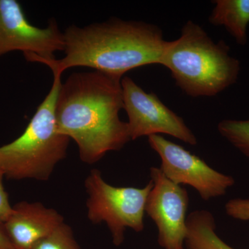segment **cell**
Instances as JSON below:
<instances>
[{"label": "cell", "instance_id": "cell-9", "mask_svg": "<svg viewBox=\"0 0 249 249\" xmlns=\"http://www.w3.org/2000/svg\"><path fill=\"white\" fill-rule=\"evenodd\" d=\"M150 176L153 186L147 196L145 212L158 229L159 245L163 249H185L188 191L168 179L157 167L150 168Z\"/></svg>", "mask_w": 249, "mask_h": 249}, {"label": "cell", "instance_id": "cell-5", "mask_svg": "<svg viewBox=\"0 0 249 249\" xmlns=\"http://www.w3.org/2000/svg\"><path fill=\"white\" fill-rule=\"evenodd\" d=\"M152 186L151 179L141 188L111 186L99 170H91L85 181L88 219L93 224L106 223L113 243L120 246L127 228L137 232L143 231L145 204Z\"/></svg>", "mask_w": 249, "mask_h": 249}, {"label": "cell", "instance_id": "cell-13", "mask_svg": "<svg viewBox=\"0 0 249 249\" xmlns=\"http://www.w3.org/2000/svg\"><path fill=\"white\" fill-rule=\"evenodd\" d=\"M217 129L222 137L249 160V119L222 120Z\"/></svg>", "mask_w": 249, "mask_h": 249}, {"label": "cell", "instance_id": "cell-2", "mask_svg": "<svg viewBox=\"0 0 249 249\" xmlns=\"http://www.w3.org/2000/svg\"><path fill=\"white\" fill-rule=\"evenodd\" d=\"M63 34L65 57L36 62L60 73L86 67L121 79L134 69L160 65L167 44L157 25L119 18L84 27L71 25Z\"/></svg>", "mask_w": 249, "mask_h": 249}, {"label": "cell", "instance_id": "cell-3", "mask_svg": "<svg viewBox=\"0 0 249 249\" xmlns=\"http://www.w3.org/2000/svg\"><path fill=\"white\" fill-rule=\"evenodd\" d=\"M160 65L192 98L217 96L235 84L241 69L240 60L231 55L224 40L214 42L191 20L183 25L178 38L167 41Z\"/></svg>", "mask_w": 249, "mask_h": 249}, {"label": "cell", "instance_id": "cell-7", "mask_svg": "<svg viewBox=\"0 0 249 249\" xmlns=\"http://www.w3.org/2000/svg\"><path fill=\"white\" fill-rule=\"evenodd\" d=\"M121 87L131 140L163 134L189 145L197 144L196 135L182 118L163 104L157 94L147 93L128 76L122 78Z\"/></svg>", "mask_w": 249, "mask_h": 249}, {"label": "cell", "instance_id": "cell-6", "mask_svg": "<svg viewBox=\"0 0 249 249\" xmlns=\"http://www.w3.org/2000/svg\"><path fill=\"white\" fill-rule=\"evenodd\" d=\"M147 140L160 156L163 175L176 184L191 186L203 200L224 196L235 185L232 176L213 169L200 157L160 134L149 136Z\"/></svg>", "mask_w": 249, "mask_h": 249}, {"label": "cell", "instance_id": "cell-1", "mask_svg": "<svg viewBox=\"0 0 249 249\" xmlns=\"http://www.w3.org/2000/svg\"><path fill=\"white\" fill-rule=\"evenodd\" d=\"M121 78L98 71L71 73L61 83L55 103L58 131L77 144L82 161L92 165L130 142Z\"/></svg>", "mask_w": 249, "mask_h": 249}, {"label": "cell", "instance_id": "cell-16", "mask_svg": "<svg viewBox=\"0 0 249 249\" xmlns=\"http://www.w3.org/2000/svg\"><path fill=\"white\" fill-rule=\"evenodd\" d=\"M4 172L0 169V224H4L13 212V206L10 204L9 195L5 190L3 179Z\"/></svg>", "mask_w": 249, "mask_h": 249}, {"label": "cell", "instance_id": "cell-11", "mask_svg": "<svg viewBox=\"0 0 249 249\" xmlns=\"http://www.w3.org/2000/svg\"><path fill=\"white\" fill-rule=\"evenodd\" d=\"M213 2L209 22L225 28L238 45H247L249 0H216Z\"/></svg>", "mask_w": 249, "mask_h": 249}, {"label": "cell", "instance_id": "cell-14", "mask_svg": "<svg viewBox=\"0 0 249 249\" xmlns=\"http://www.w3.org/2000/svg\"><path fill=\"white\" fill-rule=\"evenodd\" d=\"M31 249H80L71 227L64 222Z\"/></svg>", "mask_w": 249, "mask_h": 249}, {"label": "cell", "instance_id": "cell-18", "mask_svg": "<svg viewBox=\"0 0 249 249\" xmlns=\"http://www.w3.org/2000/svg\"></svg>", "mask_w": 249, "mask_h": 249}, {"label": "cell", "instance_id": "cell-10", "mask_svg": "<svg viewBox=\"0 0 249 249\" xmlns=\"http://www.w3.org/2000/svg\"><path fill=\"white\" fill-rule=\"evenodd\" d=\"M64 222L56 210L40 202L19 201L3 224L10 240L16 249H31L39 240Z\"/></svg>", "mask_w": 249, "mask_h": 249}, {"label": "cell", "instance_id": "cell-4", "mask_svg": "<svg viewBox=\"0 0 249 249\" xmlns=\"http://www.w3.org/2000/svg\"><path fill=\"white\" fill-rule=\"evenodd\" d=\"M52 88L18 138L0 146V169L5 178L19 181H48L67 157L70 139L57 129L55 108L62 73L52 71Z\"/></svg>", "mask_w": 249, "mask_h": 249}, {"label": "cell", "instance_id": "cell-17", "mask_svg": "<svg viewBox=\"0 0 249 249\" xmlns=\"http://www.w3.org/2000/svg\"><path fill=\"white\" fill-rule=\"evenodd\" d=\"M0 249H16L10 240L3 224H0Z\"/></svg>", "mask_w": 249, "mask_h": 249}, {"label": "cell", "instance_id": "cell-12", "mask_svg": "<svg viewBox=\"0 0 249 249\" xmlns=\"http://www.w3.org/2000/svg\"><path fill=\"white\" fill-rule=\"evenodd\" d=\"M186 249H235L216 232L214 216L206 210H196L187 217Z\"/></svg>", "mask_w": 249, "mask_h": 249}, {"label": "cell", "instance_id": "cell-8", "mask_svg": "<svg viewBox=\"0 0 249 249\" xmlns=\"http://www.w3.org/2000/svg\"><path fill=\"white\" fill-rule=\"evenodd\" d=\"M65 49L63 32L55 19L46 28L29 22L16 0H0V57L21 51L29 62L54 59V53Z\"/></svg>", "mask_w": 249, "mask_h": 249}, {"label": "cell", "instance_id": "cell-15", "mask_svg": "<svg viewBox=\"0 0 249 249\" xmlns=\"http://www.w3.org/2000/svg\"><path fill=\"white\" fill-rule=\"evenodd\" d=\"M228 216L240 221H249V199L234 198L225 204Z\"/></svg>", "mask_w": 249, "mask_h": 249}]
</instances>
